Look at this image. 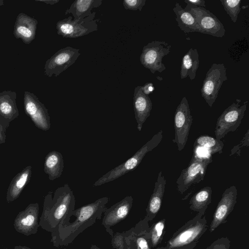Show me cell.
Wrapping results in <instances>:
<instances>
[{
	"label": "cell",
	"mask_w": 249,
	"mask_h": 249,
	"mask_svg": "<svg viewBox=\"0 0 249 249\" xmlns=\"http://www.w3.org/2000/svg\"><path fill=\"white\" fill-rule=\"evenodd\" d=\"M223 63H213L206 73L201 89L202 97L210 107L215 102L223 83L228 79Z\"/></svg>",
	"instance_id": "30bf717a"
},
{
	"label": "cell",
	"mask_w": 249,
	"mask_h": 249,
	"mask_svg": "<svg viewBox=\"0 0 249 249\" xmlns=\"http://www.w3.org/2000/svg\"><path fill=\"white\" fill-rule=\"evenodd\" d=\"M14 249H31L26 246H20V245H18V246H15Z\"/></svg>",
	"instance_id": "ab89813d"
},
{
	"label": "cell",
	"mask_w": 249,
	"mask_h": 249,
	"mask_svg": "<svg viewBox=\"0 0 249 249\" xmlns=\"http://www.w3.org/2000/svg\"><path fill=\"white\" fill-rule=\"evenodd\" d=\"M18 116L16 92L10 90L0 92V125L5 132L10 123Z\"/></svg>",
	"instance_id": "e0dca14e"
},
{
	"label": "cell",
	"mask_w": 249,
	"mask_h": 249,
	"mask_svg": "<svg viewBox=\"0 0 249 249\" xmlns=\"http://www.w3.org/2000/svg\"><path fill=\"white\" fill-rule=\"evenodd\" d=\"M108 198L107 196L75 209L72 213L75 220L65 226H59L51 233V242L55 247L67 246L88 228L101 219L106 209Z\"/></svg>",
	"instance_id": "7a4b0ae2"
},
{
	"label": "cell",
	"mask_w": 249,
	"mask_h": 249,
	"mask_svg": "<svg viewBox=\"0 0 249 249\" xmlns=\"http://www.w3.org/2000/svg\"><path fill=\"white\" fill-rule=\"evenodd\" d=\"M225 11L230 17L231 21L235 23L241 11V0H220Z\"/></svg>",
	"instance_id": "f546056e"
},
{
	"label": "cell",
	"mask_w": 249,
	"mask_h": 249,
	"mask_svg": "<svg viewBox=\"0 0 249 249\" xmlns=\"http://www.w3.org/2000/svg\"><path fill=\"white\" fill-rule=\"evenodd\" d=\"M102 3V0H75L66 10L65 15L71 14L74 20L84 18L91 16L92 9L99 7Z\"/></svg>",
	"instance_id": "cb8c5ba5"
},
{
	"label": "cell",
	"mask_w": 249,
	"mask_h": 249,
	"mask_svg": "<svg viewBox=\"0 0 249 249\" xmlns=\"http://www.w3.org/2000/svg\"><path fill=\"white\" fill-rule=\"evenodd\" d=\"M184 2L186 4L189 3L198 7H206L205 1L204 0H184Z\"/></svg>",
	"instance_id": "d590c367"
},
{
	"label": "cell",
	"mask_w": 249,
	"mask_h": 249,
	"mask_svg": "<svg viewBox=\"0 0 249 249\" xmlns=\"http://www.w3.org/2000/svg\"><path fill=\"white\" fill-rule=\"evenodd\" d=\"M75 206V197L68 184L57 188L53 196L49 192L44 198L39 226L52 233L58 226L68 224Z\"/></svg>",
	"instance_id": "6da1fadb"
},
{
	"label": "cell",
	"mask_w": 249,
	"mask_h": 249,
	"mask_svg": "<svg viewBox=\"0 0 249 249\" xmlns=\"http://www.w3.org/2000/svg\"><path fill=\"white\" fill-rule=\"evenodd\" d=\"M237 189L232 185L223 193L213 215L210 232H213L219 226L227 222V219L237 202Z\"/></svg>",
	"instance_id": "5bb4252c"
},
{
	"label": "cell",
	"mask_w": 249,
	"mask_h": 249,
	"mask_svg": "<svg viewBox=\"0 0 249 249\" xmlns=\"http://www.w3.org/2000/svg\"><path fill=\"white\" fill-rule=\"evenodd\" d=\"M37 20L30 16L20 13L18 14L14 26V36L26 44H30L35 39Z\"/></svg>",
	"instance_id": "ac0fdd59"
},
{
	"label": "cell",
	"mask_w": 249,
	"mask_h": 249,
	"mask_svg": "<svg viewBox=\"0 0 249 249\" xmlns=\"http://www.w3.org/2000/svg\"><path fill=\"white\" fill-rule=\"evenodd\" d=\"M173 10L176 15V20L180 30L184 33L198 32L197 23L195 17L185 10L178 3H176Z\"/></svg>",
	"instance_id": "4316f807"
},
{
	"label": "cell",
	"mask_w": 249,
	"mask_h": 249,
	"mask_svg": "<svg viewBox=\"0 0 249 249\" xmlns=\"http://www.w3.org/2000/svg\"><path fill=\"white\" fill-rule=\"evenodd\" d=\"M89 249H101L95 245H91Z\"/></svg>",
	"instance_id": "60d3db41"
},
{
	"label": "cell",
	"mask_w": 249,
	"mask_h": 249,
	"mask_svg": "<svg viewBox=\"0 0 249 249\" xmlns=\"http://www.w3.org/2000/svg\"><path fill=\"white\" fill-rule=\"evenodd\" d=\"M171 46L165 41H153L143 46L140 60L142 65L154 74L166 70L163 57L171 52Z\"/></svg>",
	"instance_id": "9c48e42d"
},
{
	"label": "cell",
	"mask_w": 249,
	"mask_h": 249,
	"mask_svg": "<svg viewBox=\"0 0 249 249\" xmlns=\"http://www.w3.org/2000/svg\"><path fill=\"white\" fill-rule=\"evenodd\" d=\"M23 106L26 114L38 128L44 131L50 129L51 122L48 110L34 93L24 91Z\"/></svg>",
	"instance_id": "7c38bea8"
},
{
	"label": "cell",
	"mask_w": 249,
	"mask_h": 249,
	"mask_svg": "<svg viewBox=\"0 0 249 249\" xmlns=\"http://www.w3.org/2000/svg\"><path fill=\"white\" fill-rule=\"evenodd\" d=\"M249 130L248 129L244 136V137L242 140V142L237 145L234 146L231 152L230 156L237 153L239 156L240 155V149L245 146L248 147L249 146Z\"/></svg>",
	"instance_id": "836d02e7"
},
{
	"label": "cell",
	"mask_w": 249,
	"mask_h": 249,
	"mask_svg": "<svg viewBox=\"0 0 249 249\" xmlns=\"http://www.w3.org/2000/svg\"><path fill=\"white\" fill-rule=\"evenodd\" d=\"M133 106L137 129L141 131L152 108V101L148 95L142 92V86H137L134 89Z\"/></svg>",
	"instance_id": "d6986e66"
},
{
	"label": "cell",
	"mask_w": 249,
	"mask_h": 249,
	"mask_svg": "<svg viewBox=\"0 0 249 249\" xmlns=\"http://www.w3.org/2000/svg\"><path fill=\"white\" fill-rule=\"evenodd\" d=\"M166 180L160 171L155 183L153 193L146 208L145 218L148 221L153 220L160 209L165 191Z\"/></svg>",
	"instance_id": "ffe728a7"
},
{
	"label": "cell",
	"mask_w": 249,
	"mask_h": 249,
	"mask_svg": "<svg viewBox=\"0 0 249 249\" xmlns=\"http://www.w3.org/2000/svg\"><path fill=\"white\" fill-rule=\"evenodd\" d=\"M241 100L236 99L218 118L214 133L215 138L223 139L229 132H234L240 125L247 109L248 101L240 105Z\"/></svg>",
	"instance_id": "8992f818"
},
{
	"label": "cell",
	"mask_w": 249,
	"mask_h": 249,
	"mask_svg": "<svg viewBox=\"0 0 249 249\" xmlns=\"http://www.w3.org/2000/svg\"><path fill=\"white\" fill-rule=\"evenodd\" d=\"M130 230L123 232H116L111 237V244L114 249H129L128 236Z\"/></svg>",
	"instance_id": "4dcf8cb0"
},
{
	"label": "cell",
	"mask_w": 249,
	"mask_h": 249,
	"mask_svg": "<svg viewBox=\"0 0 249 249\" xmlns=\"http://www.w3.org/2000/svg\"><path fill=\"white\" fill-rule=\"evenodd\" d=\"M195 146L206 149L211 154H221L224 143L221 140L208 135H201L196 138Z\"/></svg>",
	"instance_id": "f1b7e54d"
},
{
	"label": "cell",
	"mask_w": 249,
	"mask_h": 249,
	"mask_svg": "<svg viewBox=\"0 0 249 249\" xmlns=\"http://www.w3.org/2000/svg\"><path fill=\"white\" fill-rule=\"evenodd\" d=\"M193 122V117L186 97L181 99L174 114L175 138L172 140L178 150H183L187 143Z\"/></svg>",
	"instance_id": "8fae6325"
},
{
	"label": "cell",
	"mask_w": 249,
	"mask_h": 249,
	"mask_svg": "<svg viewBox=\"0 0 249 249\" xmlns=\"http://www.w3.org/2000/svg\"><path fill=\"white\" fill-rule=\"evenodd\" d=\"M36 2H43L47 4L53 5L59 1V0H36Z\"/></svg>",
	"instance_id": "f35d334b"
},
{
	"label": "cell",
	"mask_w": 249,
	"mask_h": 249,
	"mask_svg": "<svg viewBox=\"0 0 249 249\" xmlns=\"http://www.w3.org/2000/svg\"><path fill=\"white\" fill-rule=\"evenodd\" d=\"M32 173V166H26L17 174L11 180L6 193V201L11 203L20 196L25 186L30 180Z\"/></svg>",
	"instance_id": "7402d4cb"
},
{
	"label": "cell",
	"mask_w": 249,
	"mask_h": 249,
	"mask_svg": "<svg viewBox=\"0 0 249 249\" xmlns=\"http://www.w3.org/2000/svg\"><path fill=\"white\" fill-rule=\"evenodd\" d=\"M162 138L163 131L160 130L138 150L132 157L99 178L93 184V186H100L113 181L128 172L134 170L141 163L145 155L160 144Z\"/></svg>",
	"instance_id": "3957f363"
},
{
	"label": "cell",
	"mask_w": 249,
	"mask_h": 249,
	"mask_svg": "<svg viewBox=\"0 0 249 249\" xmlns=\"http://www.w3.org/2000/svg\"><path fill=\"white\" fill-rule=\"evenodd\" d=\"M142 89L143 93L146 95H148L154 90V87L152 83L148 82L143 86H142Z\"/></svg>",
	"instance_id": "e575fe53"
},
{
	"label": "cell",
	"mask_w": 249,
	"mask_h": 249,
	"mask_svg": "<svg viewBox=\"0 0 249 249\" xmlns=\"http://www.w3.org/2000/svg\"><path fill=\"white\" fill-rule=\"evenodd\" d=\"M211 155L198 156L194 149V154L188 166L182 170L176 181L177 190L183 194L192 185L204 179L208 166L212 162Z\"/></svg>",
	"instance_id": "5b68a950"
},
{
	"label": "cell",
	"mask_w": 249,
	"mask_h": 249,
	"mask_svg": "<svg viewBox=\"0 0 249 249\" xmlns=\"http://www.w3.org/2000/svg\"><path fill=\"white\" fill-rule=\"evenodd\" d=\"M184 9L195 18L198 32L217 37L224 36L226 30L222 23L205 8L187 3Z\"/></svg>",
	"instance_id": "ba28073f"
},
{
	"label": "cell",
	"mask_w": 249,
	"mask_h": 249,
	"mask_svg": "<svg viewBox=\"0 0 249 249\" xmlns=\"http://www.w3.org/2000/svg\"><path fill=\"white\" fill-rule=\"evenodd\" d=\"M96 13L87 18L73 19L72 16L59 20L56 28L58 35L65 38H74L82 36L98 29L97 19H94Z\"/></svg>",
	"instance_id": "52a82bcc"
},
{
	"label": "cell",
	"mask_w": 249,
	"mask_h": 249,
	"mask_svg": "<svg viewBox=\"0 0 249 249\" xmlns=\"http://www.w3.org/2000/svg\"><path fill=\"white\" fill-rule=\"evenodd\" d=\"M39 205L31 203L16 217L14 227L16 231L26 236L36 233L39 227Z\"/></svg>",
	"instance_id": "9a60e30c"
},
{
	"label": "cell",
	"mask_w": 249,
	"mask_h": 249,
	"mask_svg": "<svg viewBox=\"0 0 249 249\" xmlns=\"http://www.w3.org/2000/svg\"><path fill=\"white\" fill-rule=\"evenodd\" d=\"M198 242H194L188 245H186L180 248H169L166 247H161L156 248L153 249H194L195 247L196 246Z\"/></svg>",
	"instance_id": "8d00e7d4"
},
{
	"label": "cell",
	"mask_w": 249,
	"mask_h": 249,
	"mask_svg": "<svg viewBox=\"0 0 249 249\" xmlns=\"http://www.w3.org/2000/svg\"><path fill=\"white\" fill-rule=\"evenodd\" d=\"M145 2L146 0H124L123 4L125 9L141 11Z\"/></svg>",
	"instance_id": "d6a6232c"
},
{
	"label": "cell",
	"mask_w": 249,
	"mask_h": 249,
	"mask_svg": "<svg viewBox=\"0 0 249 249\" xmlns=\"http://www.w3.org/2000/svg\"><path fill=\"white\" fill-rule=\"evenodd\" d=\"M208 228L206 216L197 213L173 233L166 242L165 247L177 248L198 242Z\"/></svg>",
	"instance_id": "277c9868"
},
{
	"label": "cell",
	"mask_w": 249,
	"mask_h": 249,
	"mask_svg": "<svg viewBox=\"0 0 249 249\" xmlns=\"http://www.w3.org/2000/svg\"><path fill=\"white\" fill-rule=\"evenodd\" d=\"M132 196H126L109 208H106L102 224L112 237L114 232L111 227L124 219L129 213L132 206Z\"/></svg>",
	"instance_id": "2e32d148"
},
{
	"label": "cell",
	"mask_w": 249,
	"mask_h": 249,
	"mask_svg": "<svg viewBox=\"0 0 249 249\" xmlns=\"http://www.w3.org/2000/svg\"><path fill=\"white\" fill-rule=\"evenodd\" d=\"M4 2L3 0H0V7L3 6L4 4Z\"/></svg>",
	"instance_id": "b9f144b4"
},
{
	"label": "cell",
	"mask_w": 249,
	"mask_h": 249,
	"mask_svg": "<svg viewBox=\"0 0 249 249\" xmlns=\"http://www.w3.org/2000/svg\"><path fill=\"white\" fill-rule=\"evenodd\" d=\"M64 160L62 154L56 151L49 152L45 157L44 171L50 180L60 177L64 169Z\"/></svg>",
	"instance_id": "d4e9b609"
},
{
	"label": "cell",
	"mask_w": 249,
	"mask_h": 249,
	"mask_svg": "<svg viewBox=\"0 0 249 249\" xmlns=\"http://www.w3.org/2000/svg\"><path fill=\"white\" fill-rule=\"evenodd\" d=\"M149 228L148 221L144 217L130 229L129 249H151L147 235Z\"/></svg>",
	"instance_id": "44dd1931"
},
{
	"label": "cell",
	"mask_w": 249,
	"mask_h": 249,
	"mask_svg": "<svg viewBox=\"0 0 249 249\" xmlns=\"http://www.w3.org/2000/svg\"><path fill=\"white\" fill-rule=\"evenodd\" d=\"M80 55L79 49L70 46L60 49L46 61L45 75L57 77L74 64Z\"/></svg>",
	"instance_id": "4fadbf2b"
},
{
	"label": "cell",
	"mask_w": 249,
	"mask_h": 249,
	"mask_svg": "<svg viewBox=\"0 0 249 249\" xmlns=\"http://www.w3.org/2000/svg\"><path fill=\"white\" fill-rule=\"evenodd\" d=\"M231 241L227 237H220L204 249H230Z\"/></svg>",
	"instance_id": "1f68e13d"
},
{
	"label": "cell",
	"mask_w": 249,
	"mask_h": 249,
	"mask_svg": "<svg viewBox=\"0 0 249 249\" xmlns=\"http://www.w3.org/2000/svg\"><path fill=\"white\" fill-rule=\"evenodd\" d=\"M165 222L166 219L162 218L149 227L147 235L151 249L156 248L162 241L165 233Z\"/></svg>",
	"instance_id": "83f0119b"
},
{
	"label": "cell",
	"mask_w": 249,
	"mask_h": 249,
	"mask_svg": "<svg viewBox=\"0 0 249 249\" xmlns=\"http://www.w3.org/2000/svg\"><path fill=\"white\" fill-rule=\"evenodd\" d=\"M212 189L206 186L201 188L191 198L189 201L190 209L204 215L208 206L211 203Z\"/></svg>",
	"instance_id": "484cf974"
},
{
	"label": "cell",
	"mask_w": 249,
	"mask_h": 249,
	"mask_svg": "<svg viewBox=\"0 0 249 249\" xmlns=\"http://www.w3.org/2000/svg\"><path fill=\"white\" fill-rule=\"evenodd\" d=\"M199 54L196 49L191 48L182 58L180 75L181 79L189 77L194 79L199 67Z\"/></svg>",
	"instance_id": "603a6c76"
},
{
	"label": "cell",
	"mask_w": 249,
	"mask_h": 249,
	"mask_svg": "<svg viewBox=\"0 0 249 249\" xmlns=\"http://www.w3.org/2000/svg\"><path fill=\"white\" fill-rule=\"evenodd\" d=\"M6 141L5 132L0 125V144L4 143Z\"/></svg>",
	"instance_id": "74e56055"
}]
</instances>
